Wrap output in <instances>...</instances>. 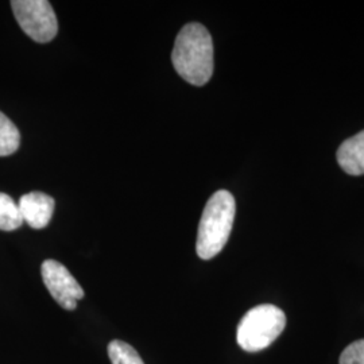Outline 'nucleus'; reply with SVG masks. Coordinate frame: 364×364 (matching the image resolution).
<instances>
[{"label":"nucleus","mask_w":364,"mask_h":364,"mask_svg":"<svg viewBox=\"0 0 364 364\" xmlns=\"http://www.w3.org/2000/svg\"><path fill=\"white\" fill-rule=\"evenodd\" d=\"M171 61L186 82L203 87L213 75V42L207 27L188 23L178 33Z\"/></svg>","instance_id":"obj_1"},{"label":"nucleus","mask_w":364,"mask_h":364,"mask_svg":"<svg viewBox=\"0 0 364 364\" xmlns=\"http://www.w3.org/2000/svg\"><path fill=\"white\" fill-rule=\"evenodd\" d=\"M236 203L228 191H218L204 208L198 224L196 251L201 259L215 258L228 242L232 231Z\"/></svg>","instance_id":"obj_2"},{"label":"nucleus","mask_w":364,"mask_h":364,"mask_svg":"<svg viewBox=\"0 0 364 364\" xmlns=\"http://www.w3.org/2000/svg\"><path fill=\"white\" fill-rule=\"evenodd\" d=\"M287 326V316L270 304L250 309L240 320L236 340L242 350L259 352L273 344Z\"/></svg>","instance_id":"obj_3"},{"label":"nucleus","mask_w":364,"mask_h":364,"mask_svg":"<svg viewBox=\"0 0 364 364\" xmlns=\"http://www.w3.org/2000/svg\"><path fill=\"white\" fill-rule=\"evenodd\" d=\"M14 15L27 36L38 43H46L58 33L57 16L46 0H14Z\"/></svg>","instance_id":"obj_4"},{"label":"nucleus","mask_w":364,"mask_h":364,"mask_svg":"<svg viewBox=\"0 0 364 364\" xmlns=\"http://www.w3.org/2000/svg\"><path fill=\"white\" fill-rule=\"evenodd\" d=\"M42 279L55 302L65 311H75L84 290L65 266L54 259L45 260L41 266Z\"/></svg>","instance_id":"obj_5"},{"label":"nucleus","mask_w":364,"mask_h":364,"mask_svg":"<svg viewBox=\"0 0 364 364\" xmlns=\"http://www.w3.org/2000/svg\"><path fill=\"white\" fill-rule=\"evenodd\" d=\"M18 207L23 223L34 230H42L52 220L55 201L46 193L30 192L19 198Z\"/></svg>","instance_id":"obj_6"},{"label":"nucleus","mask_w":364,"mask_h":364,"mask_svg":"<svg viewBox=\"0 0 364 364\" xmlns=\"http://www.w3.org/2000/svg\"><path fill=\"white\" fill-rule=\"evenodd\" d=\"M338 162L350 176L364 174V130L341 144L338 150Z\"/></svg>","instance_id":"obj_7"},{"label":"nucleus","mask_w":364,"mask_h":364,"mask_svg":"<svg viewBox=\"0 0 364 364\" xmlns=\"http://www.w3.org/2000/svg\"><path fill=\"white\" fill-rule=\"evenodd\" d=\"M23 224V218L13 197L0 193V231H15Z\"/></svg>","instance_id":"obj_8"},{"label":"nucleus","mask_w":364,"mask_h":364,"mask_svg":"<svg viewBox=\"0 0 364 364\" xmlns=\"http://www.w3.org/2000/svg\"><path fill=\"white\" fill-rule=\"evenodd\" d=\"M21 144V134L13 122L0 112V156L14 154Z\"/></svg>","instance_id":"obj_9"},{"label":"nucleus","mask_w":364,"mask_h":364,"mask_svg":"<svg viewBox=\"0 0 364 364\" xmlns=\"http://www.w3.org/2000/svg\"><path fill=\"white\" fill-rule=\"evenodd\" d=\"M107 351L112 364H144L136 350L122 340H112Z\"/></svg>","instance_id":"obj_10"},{"label":"nucleus","mask_w":364,"mask_h":364,"mask_svg":"<svg viewBox=\"0 0 364 364\" xmlns=\"http://www.w3.org/2000/svg\"><path fill=\"white\" fill-rule=\"evenodd\" d=\"M340 364H364V338L353 341L343 351Z\"/></svg>","instance_id":"obj_11"}]
</instances>
